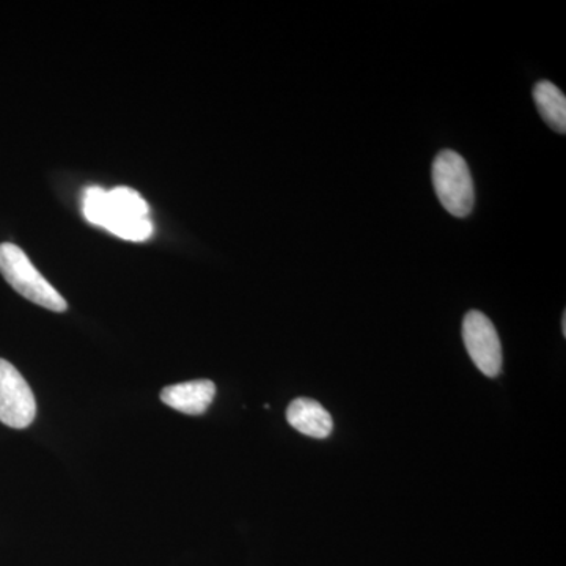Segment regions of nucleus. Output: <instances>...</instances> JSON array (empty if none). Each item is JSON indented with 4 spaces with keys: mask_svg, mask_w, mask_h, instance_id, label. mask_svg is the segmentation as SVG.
<instances>
[{
    "mask_svg": "<svg viewBox=\"0 0 566 566\" xmlns=\"http://www.w3.org/2000/svg\"><path fill=\"white\" fill-rule=\"evenodd\" d=\"M84 214L88 221L104 227L122 240L145 241L153 233L148 205L134 189L117 188L109 192L102 188L87 189Z\"/></svg>",
    "mask_w": 566,
    "mask_h": 566,
    "instance_id": "nucleus-1",
    "label": "nucleus"
},
{
    "mask_svg": "<svg viewBox=\"0 0 566 566\" xmlns=\"http://www.w3.org/2000/svg\"><path fill=\"white\" fill-rule=\"evenodd\" d=\"M0 274L14 292L31 303L59 314L69 308L62 294L41 275L31 259L17 244H0Z\"/></svg>",
    "mask_w": 566,
    "mask_h": 566,
    "instance_id": "nucleus-2",
    "label": "nucleus"
},
{
    "mask_svg": "<svg viewBox=\"0 0 566 566\" xmlns=\"http://www.w3.org/2000/svg\"><path fill=\"white\" fill-rule=\"evenodd\" d=\"M433 188L439 202L455 218H468L474 210L475 191L471 170L463 156L444 150L433 161Z\"/></svg>",
    "mask_w": 566,
    "mask_h": 566,
    "instance_id": "nucleus-3",
    "label": "nucleus"
},
{
    "mask_svg": "<svg viewBox=\"0 0 566 566\" xmlns=\"http://www.w3.org/2000/svg\"><path fill=\"white\" fill-rule=\"evenodd\" d=\"M35 416L36 401L31 386L9 360L0 359V422L22 430Z\"/></svg>",
    "mask_w": 566,
    "mask_h": 566,
    "instance_id": "nucleus-4",
    "label": "nucleus"
},
{
    "mask_svg": "<svg viewBox=\"0 0 566 566\" xmlns=\"http://www.w3.org/2000/svg\"><path fill=\"white\" fill-rule=\"evenodd\" d=\"M463 340L469 357L488 378H495L502 370V345L493 322L479 311L464 316Z\"/></svg>",
    "mask_w": 566,
    "mask_h": 566,
    "instance_id": "nucleus-5",
    "label": "nucleus"
},
{
    "mask_svg": "<svg viewBox=\"0 0 566 566\" xmlns=\"http://www.w3.org/2000/svg\"><path fill=\"white\" fill-rule=\"evenodd\" d=\"M214 395V382L210 379H196V381L164 387L161 401L182 415L200 416L210 408Z\"/></svg>",
    "mask_w": 566,
    "mask_h": 566,
    "instance_id": "nucleus-6",
    "label": "nucleus"
},
{
    "mask_svg": "<svg viewBox=\"0 0 566 566\" xmlns=\"http://www.w3.org/2000/svg\"><path fill=\"white\" fill-rule=\"evenodd\" d=\"M286 420L308 438L324 439L334 430L333 417L312 398H296L286 409Z\"/></svg>",
    "mask_w": 566,
    "mask_h": 566,
    "instance_id": "nucleus-7",
    "label": "nucleus"
},
{
    "mask_svg": "<svg viewBox=\"0 0 566 566\" xmlns=\"http://www.w3.org/2000/svg\"><path fill=\"white\" fill-rule=\"evenodd\" d=\"M534 102L547 126L558 134L566 133V98L553 82L539 81L534 87Z\"/></svg>",
    "mask_w": 566,
    "mask_h": 566,
    "instance_id": "nucleus-8",
    "label": "nucleus"
},
{
    "mask_svg": "<svg viewBox=\"0 0 566 566\" xmlns=\"http://www.w3.org/2000/svg\"><path fill=\"white\" fill-rule=\"evenodd\" d=\"M562 329H564V335H566V314H564V318H562Z\"/></svg>",
    "mask_w": 566,
    "mask_h": 566,
    "instance_id": "nucleus-9",
    "label": "nucleus"
}]
</instances>
